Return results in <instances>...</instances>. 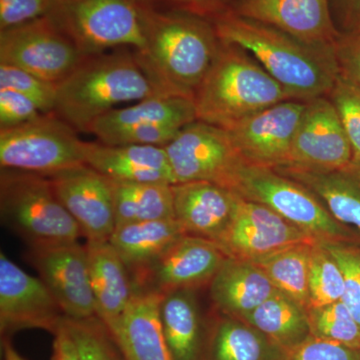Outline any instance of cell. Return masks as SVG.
I'll use <instances>...</instances> for the list:
<instances>
[{"label": "cell", "mask_w": 360, "mask_h": 360, "mask_svg": "<svg viewBox=\"0 0 360 360\" xmlns=\"http://www.w3.org/2000/svg\"><path fill=\"white\" fill-rule=\"evenodd\" d=\"M144 44L134 58L161 96L193 98L219 53L212 20L186 9H160L142 1Z\"/></svg>", "instance_id": "6da1fadb"}, {"label": "cell", "mask_w": 360, "mask_h": 360, "mask_svg": "<svg viewBox=\"0 0 360 360\" xmlns=\"http://www.w3.org/2000/svg\"><path fill=\"white\" fill-rule=\"evenodd\" d=\"M207 18V16H206ZM220 40L248 51L293 101L328 96L340 77L335 45L315 46L229 9L208 16Z\"/></svg>", "instance_id": "7a4b0ae2"}, {"label": "cell", "mask_w": 360, "mask_h": 360, "mask_svg": "<svg viewBox=\"0 0 360 360\" xmlns=\"http://www.w3.org/2000/svg\"><path fill=\"white\" fill-rule=\"evenodd\" d=\"M161 96L134 58L120 49L85 56L58 84L53 113L79 131L122 103Z\"/></svg>", "instance_id": "3957f363"}, {"label": "cell", "mask_w": 360, "mask_h": 360, "mask_svg": "<svg viewBox=\"0 0 360 360\" xmlns=\"http://www.w3.org/2000/svg\"><path fill=\"white\" fill-rule=\"evenodd\" d=\"M290 99L248 51L222 41L193 97L196 120L224 129Z\"/></svg>", "instance_id": "277c9868"}, {"label": "cell", "mask_w": 360, "mask_h": 360, "mask_svg": "<svg viewBox=\"0 0 360 360\" xmlns=\"http://www.w3.org/2000/svg\"><path fill=\"white\" fill-rule=\"evenodd\" d=\"M0 214L30 248L75 243L82 236L44 175L1 168Z\"/></svg>", "instance_id": "5b68a950"}, {"label": "cell", "mask_w": 360, "mask_h": 360, "mask_svg": "<svg viewBox=\"0 0 360 360\" xmlns=\"http://www.w3.org/2000/svg\"><path fill=\"white\" fill-rule=\"evenodd\" d=\"M46 18L84 56L144 44L141 0H53Z\"/></svg>", "instance_id": "8992f818"}, {"label": "cell", "mask_w": 360, "mask_h": 360, "mask_svg": "<svg viewBox=\"0 0 360 360\" xmlns=\"http://www.w3.org/2000/svg\"><path fill=\"white\" fill-rule=\"evenodd\" d=\"M233 191L266 206L316 240L356 243L311 191L274 168L245 163Z\"/></svg>", "instance_id": "52a82bcc"}, {"label": "cell", "mask_w": 360, "mask_h": 360, "mask_svg": "<svg viewBox=\"0 0 360 360\" xmlns=\"http://www.w3.org/2000/svg\"><path fill=\"white\" fill-rule=\"evenodd\" d=\"M85 165L84 141L56 113L0 129V167L51 176Z\"/></svg>", "instance_id": "ba28073f"}, {"label": "cell", "mask_w": 360, "mask_h": 360, "mask_svg": "<svg viewBox=\"0 0 360 360\" xmlns=\"http://www.w3.org/2000/svg\"><path fill=\"white\" fill-rule=\"evenodd\" d=\"M175 184L207 181L233 191L245 160L226 129L195 120L165 146Z\"/></svg>", "instance_id": "9c48e42d"}, {"label": "cell", "mask_w": 360, "mask_h": 360, "mask_svg": "<svg viewBox=\"0 0 360 360\" xmlns=\"http://www.w3.org/2000/svg\"><path fill=\"white\" fill-rule=\"evenodd\" d=\"M85 56L46 16L0 32V65L59 84Z\"/></svg>", "instance_id": "30bf717a"}, {"label": "cell", "mask_w": 360, "mask_h": 360, "mask_svg": "<svg viewBox=\"0 0 360 360\" xmlns=\"http://www.w3.org/2000/svg\"><path fill=\"white\" fill-rule=\"evenodd\" d=\"M315 241L274 210L239 195L231 224L215 243L227 257L253 262L288 246Z\"/></svg>", "instance_id": "8fae6325"}, {"label": "cell", "mask_w": 360, "mask_h": 360, "mask_svg": "<svg viewBox=\"0 0 360 360\" xmlns=\"http://www.w3.org/2000/svg\"><path fill=\"white\" fill-rule=\"evenodd\" d=\"M227 257L214 241L182 236L146 269L132 276L135 290L172 292L210 285Z\"/></svg>", "instance_id": "7c38bea8"}, {"label": "cell", "mask_w": 360, "mask_h": 360, "mask_svg": "<svg viewBox=\"0 0 360 360\" xmlns=\"http://www.w3.org/2000/svg\"><path fill=\"white\" fill-rule=\"evenodd\" d=\"M28 259L51 290L65 316H96L85 245L75 243L30 248Z\"/></svg>", "instance_id": "4fadbf2b"}, {"label": "cell", "mask_w": 360, "mask_h": 360, "mask_svg": "<svg viewBox=\"0 0 360 360\" xmlns=\"http://www.w3.org/2000/svg\"><path fill=\"white\" fill-rule=\"evenodd\" d=\"M63 310L40 277L30 276L0 252V331L2 338L22 329H44L53 335Z\"/></svg>", "instance_id": "5bb4252c"}, {"label": "cell", "mask_w": 360, "mask_h": 360, "mask_svg": "<svg viewBox=\"0 0 360 360\" xmlns=\"http://www.w3.org/2000/svg\"><path fill=\"white\" fill-rule=\"evenodd\" d=\"M352 162V146L330 99L307 101L284 167L335 170Z\"/></svg>", "instance_id": "9a60e30c"}, {"label": "cell", "mask_w": 360, "mask_h": 360, "mask_svg": "<svg viewBox=\"0 0 360 360\" xmlns=\"http://www.w3.org/2000/svg\"><path fill=\"white\" fill-rule=\"evenodd\" d=\"M304 108L303 101H281L226 130L246 163L271 168L284 167Z\"/></svg>", "instance_id": "2e32d148"}, {"label": "cell", "mask_w": 360, "mask_h": 360, "mask_svg": "<svg viewBox=\"0 0 360 360\" xmlns=\"http://www.w3.org/2000/svg\"><path fill=\"white\" fill-rule=\"evenodd\" d=\"M47 177L86 241L110 240L116 225L111 179L86 165Z\"/></svg>", "instance_id": "e0dca14e"}, {"label": "cell", "mask_w": 360, "mask_h": 360, "mask_svg": "<svg viewBox=\"0 0 360 360\" xmlns=\"http://www.w3.org/2000/svg\"><path fill=\"white\" fill-rule=\"evenodd\" d=\"M227 7L315 46H333L340 35L331 18L329 0H236Z\"/></svg>", "instance_id": "ac0fdd59"}, {"label": "cell", "mask_w": 360, "mask_h": 360, "mask_svg": "<svg viewBox=\"0 0 360 360\" xmlns=\"http://www.w3.org/2000/svg\"><path fill=\"white\" fill-rule=\"evenodd\" d=\"M175 219L188 236L214 241L231 224L239 195L207 181L172 184Z\"/></svg>", "instance_id": "d6986e66"}, {"label": "cell", "mask_w": 360, "mask_h": 360, "mask_svg": "<svg viewBox=\"0 0 360 360\" xmlns=\"http://www.w3.org/2000/svg\"><path fill=\"white\" fill-rule=\"evenodd\" d=\"M162 293L135 290L124 314L110 331L123 360H174L160 321Z\"/></svg>", "instance_id": "ffe728a7"}, {"label": "cell", "mask_w": 360, "mask_h": 360, "mask_svg": "<svg viewBox=\"0 0 360 360\" xmlns=\"http://www.w3.org/2000/svg\"><path fill=\"white\" fill-rule=\"evenodd\" d=\"M85 165L117 181L174 184L165 148L84 142Z\"/></svg>", "instance_id": "44dd1931"}, {"label": "cell", "mask_w": 360, "mask_h": 360, "mask_svg": "<svg viewBox=\"0 0 360 360\" xmlns=\"http://www.w3.org/2000/svg\"><path fill=\"white\" fill-rule=\"evenodd\" d=\"M274 169L311 191L360 245V165L352 162L335 170L291 167Z\"/></svg>", "instance_id": "7402d4cb"}, {"label": "cell", "mask_w": 360, "mask_h": 360, "mask_svg": "<svg viewBox=\"0 0 360 360\" xmlns=\"http://www.w3.org/2000/svg\"><path fill=\"white\" fill-rule=\"evenodd\" d=\"M90 283L96 316L111 331L124 314L135 293L129 269L110 241H86Z\"/></svg>", "instance_id": "603a6c76"}, {"label": "cell", "mask_w": 360, "mask_h": 360, "mask_svg": "<svg viewBox=\"0 0 360 360\" xmlns=\"http://www.w3.org/2000/svg\"><path fill=\"white\" fill-rule=\"evenodd\" d=\"M264 271L250 260L227 257L210 284L215 309L243 319L276 292Z\"/></svg>", "instance_id": "cb8c5ba5"}, {"label": "cell", "mask_w": 360, "mask_h": 360, "mask_svg": "<svg viewBox=\"0 0 360 360\" xmlns=\"http://www.w3.org/2000/svg\"><path fill=\"white\" fill-rule=\"evenodd\" d=\"M160 321L174 360H205V326L195 290H175L163 295Z\"/></svg>", "instance_id": "d4e9b609"}, {"label": "cell", "mask_w": 360, "mask_h": 360, "mask_svg": "<svg viewBox=\"0 0 360 360\" xmlns=\"http://www.w3.org/2000/svg\"><path fill=\"white\" fill-rule=\"evenodd\" d=\"M195 120H198L193 98L158 96L110 111L92 122L89 132L96 135L101 141L113 132L134 125L160 124L182 129Z\"/></svg>", "instance_id": "484cf974"}, {"label": "cell", "mask_w": 360, "mask_h": 360, "mask_svg": "<svg viewBox=\"0 0 360 360\" xmlns=\"http://www.w3.org/2000/svg\"><path fill=\"white\" fill-rule=\"evenodd\" d=\"M184 236L186 231L175 219L149 220L117 225L108 241L132 276L153 264Z\"/></svg>", "instance_id": "4316f807"}, {"label": "cell", "mask_w": 360, "mask_h": 360, "mask_svg": "<svg viewBox=\"0 0 360 360\" xmlns=\"http://www.w3.org/2000/svg\"><path fill=\"white\" fill-rule=\"evenodd\" d=\"M285 352L248 322L226 315L206 336L205 360H283Z\"/></svg>", "instance_id": "83f0119b"}, {"label": "cell", "mask_w": 360, "mask_h": 360, "mask_svg": "<svg viewBox=\"0 0 360 360\" xmlns=\"http://www.w3.org/2000/svg\"><path fill=\"white\" fill-rule=\"evenodd\" d=\"M243 321L269 336L285 352L311 336L307 310L278 290Z\"/></svg>", "instance_id": "f1b7e54d"}, {"label": "cell", "mask_w": 360, "mask_h": 360, "mask_svg": "<svg viewBox=\"0 0 360 360\" xmlns=\"http://www.w3.org/2000/svg\"><path fill=\"white\" fill-rule=\"evenodd\" d=\"M115 226L134 222L175 219L172 184L111 179Z\"/></svg>", "instance_id": "f546056e"}, {"label": "cell", "mask_w": 360, "mask_h": 360, "mask_svg": "<svg viewBox=\"0 0 360 360\" xmlns=\"http://www.w3.org/2000/svg\"><path fill=\"white\" fill-rule=\"evenodd\" d=\"M315 243L288 246L252 262L269 277L276 290L288 295L307 310L310 307V252Z\"/></svg>", "instance_id": "4dcf8cb0"}, {"label": "cell", "mask_w": 360, "mask_h": 360, "mask_svg": "<svg viewBox=\"0 0 360 360\" xmlns=\"http://www.w3.org/2000/svg\"><path fill=\"white\" fill-rule=\"evenodd\" d=\"M310 307H322L342 300L345 277L340 264L321 241L312 245L309 259Z\"/></svg>", "instance_id": "1f68e13d"}, {"label": "cell", "mask_w": 360, "mask_h": 360, "mask_svg": "<svg viewBox=\"0 0 360 360\" xmlns=\"http://www.w3.org/2000/svg\"><path fill=\"white\" fill-rule=\"evenodd\" d=\"M311 336L360 349V326L342 300L307 309Z\"/></svg>", "instance_id": "d6a6232c"}, {"label": "cell", "mask_w": 360, "mask_h": 360, "mask_svg": "<svg viewBox=\"0 0 360 360\" xmlns=\"http://www.w3.org/2000/svg\"><path fill=\"white\" fill-rule=\"evenodd\" d=\"M61 323L75 341L82 360H123L110 330L98 317L63 316Z\"/></svg>", "instance_id": "836d02e7"}, {"label": "cell", "mask_w": 360, "mask_h": 360, "mask_svg": "<svg viewBox=\"0 0 360 360\" xmlns=\"http://www.w3.org/2000/svg\"><path fill=\"white\" fill-rule=\"evenodd\" d=\"M328 96L352 146V162L360 165V87L340 75Z\"/></svg>", "instance_id": "e575fe53"}, {"label": "cell", "mask_w": 360, "mask_h": 360, "mask_svg": "<svg viewBox=\"0 0 360 360\" xmlns=\"http://www.w3.org/2000/svg\"><path fill=\"white\" fill-rule=\"evenodd\" d=\"M0 89L20 92L37 104L44 115L56 106L58 84L35 77L15 66L0 65Z\"/></svg>", "instance_id": "d590c367"}, {"label": "cell", "mask_w": 360, "mask_h": 360, "mask_svg": "<svg viewBox=\"0 0 360 360\" xmlns=\"http://www.w3.org/2000/svg\"><path fill=\"white\" fill-rule=\"evenodd\" d=\"M340 264L345 277L342 302L360 326V245L321 241Z\"/></svg>", "instance_id": "8d00e7d4"}, {"label": "cell", "mask_w": 360, "mask_h": 360, "mask_svg": "<svg viewBox=\"0 0 360 360\" xmlns=\"http://www.w3.org/2000/svg\"><path fill=\"white\" fill-rule=\"evenodd\" d=\"M180 129H181L160 124L134 125L113 132L99 142L110 146L132 144L165 148L170 141H174Z\"/></svg>", "instance_id": "74e56055"}, {"label": "cell", "mask_w": 360, "mask_h": 360, "mask_svg": "<svg viewBox=\"0 0 360 360\" xmlns=\"http://www.w3.org/2000/svg\"><path fill=\"white\" fill-rule=\"evenodd\" d=\"M283 360H360V349L310 336L302 345L286 352Z\"/></svg>", "instance_id": "f35d334b"}, {"label": "cell", "mask_w": 360, "mask_h": 360, "mask_svg": "<svg viewBox=\"0 0 360 360\" xmlns=\"http://www.w3.org/2000/svg\"><path fill=\"white\" fill-rule=\"evenodd\" d=\"M41 115L32 99L14 90L0 89V129L20 127Z\"/></svg>", "instance_id": "ab89813d"}, {"label": "cell", "mask_w": 360, "mask_h": 360, "mask_svg": "<svg viewBox=\"0 0 360 360\" xmlns=\"http://www.w3.org/2000/svg\"><path fill=\"white\" fill-rule=\"evenodd\" d=\"M53 0H0V32L46 16Z\"/></svg>", "instance_id": "60d3db41"}, {"label": "cell", "mask_w": 360, "mask_h": 360, "mask_svg": "<svg viewBox=\"0 0 360 360\" xmlns=\"http://www.w3.org/2000/svg\"><path fill=\"white\" fill-rule=\"evenodd\" d=\"M335 56L340 75L360 87V32L340 34Z\"/></svg>", "instance_id": "b9f144b4"}, {"label": "cell", "mask_w": 360, "mask_h": 360, "mask_svg": "<svg viewBox=\"0 0 360 360\" xmlns=\"http://www.w3.org/2000/svg\"><path fill=\"white\" fill-rule=\"evenodd\" d=\"M329 7L340 34L360 32V0H329Z\"/></svg>", "instance_id": "7bdbcfd3"}, {"label": "cell", "mask_w": 360, "mask_h": 360, "mask_svg": "<svg viewBox=\"0 0 360 360\" xmlns=\"http://www.w3.org/2000/svg\"><path fill=\"white\" fill-rule=\"evenodd\" d=\"M141 1L155 4V6L158 4H167L174 8L186 9L205 16H210L226 8L229 0H141Z\"/></svg>", "instance_id": "ee69618b"}, {"label": "cell", "mask_w": 360, "mask_h": 360, "mask_svg": "<svg viewBox=\"0 0 360 360\" xmlns=\"http://www.w3.org/2000/svg\"><path fill=\"white\" fill-rule=\"evenodd\" d=\"M53 336L51 360H82L75 341L61 322Z\"/></svg>", "instance_id": "f6af8a7d"}, {"label": "cell", "mask_w": 360, "mask_h": 360, "mask_svg": "<svg viewBox=\"0 0 360 360\" xmlns=\"http://www.w3.org/2000/svg\"><path fill=\"white\" fill-rule=\"evenodd\" d=\"M2 352H4L2 360H25L16 352L11 340H7L6 338H2Z\"/></svg>", "instance_id": "bcb514c9"}]
</instances>
